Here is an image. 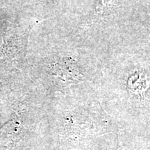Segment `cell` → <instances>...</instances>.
Wrapping results in <instances>:
<instances>
[{
    "mask_svg": "<svg viewBox=\"0 0 150 150\" xmlns=\"http://www.w3.org/2000/svg\"><path fill=\"white\" fill-rule=\"evenodd\" d=\"M20 138L18 127L6 123L0 128V150H10Z\"/></svg>",
    "mask_w": 150,
    "mask_h": 150,
    "instance_id": "obj_1",
    "label": "cell"
}]
</instances>
